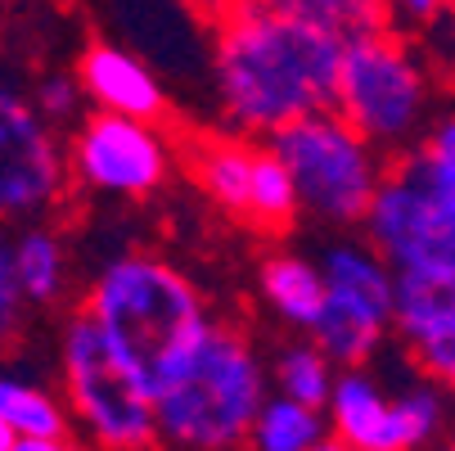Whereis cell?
Returning <instances> with one entry per match:
<instances>
[{
	"label": "cell",
	"mask_w": 455,
	"mask_h": 451,
	"mask_svg": "<svg viewBox=\"0 0 455 451\" xmlns=\"http://www.w3.org/2000/svg\"><path fill=\"white\" fill-rule=\"evenodd\" d=\"M14 442H19V433H14V424L0 415V451H14Z\"/></svg>",
	"instance_id": "29"
},
{
	"label": "cell",
	"mask_w": 455,
	"mask_h": 451,
	"mask_svg": "<svg viewBox=\"0 0 455 451\" xmlns=\"http://www.w3.org/2000/svg\"><path fill=\"white\" fill-rule=\"evenodd\" d=\"M68 172L73 185L95 189L108 199H145L172 176V141L149 117L126 113H91L68 136Z\"/></svg>",
	"instance_id": "9"
},
{
	"label": "cell",
	"mask_w": 455,
	"mask_h": 451,
	"mask_svg": "<svg viewBox=\"0 0 455 451\" xmlns=\"http://www.w3.org/2000/svg\"><path fill=\"white\" fill-rule=\"evenodd\" d=\"M289 14L334 32L339 41H361L374 32H387V14H393V0H275Z\"/></svg>",
	"instance_id": "20"
},
{
	"label": "cell",
	"mask_w": 455,
	"mask_h": 451,
	"mask_svg": "<svg viewBox=\"0 0 455 451\" xmlns=\"http://www.w3.org/2000/svg\"><path fill=\"white\" fill-rule=\"evenodd\" d=\"M415 361H419V370H424L433 383H442V389H455V334L415 348Z\"/></svg>",
	"instance_id": "26"
},
{
	"label": "cell",
	"mask_w": 455,
	"mask_h": 451,
	"mask_svg": "<svg viewBox=\"0 0 455 451\" xmlns=\"http://www.w3.org/2000/svg\"><path fill=\"white\" fill-rule=\"evenodd\" d=\"M32 100H36V109L50 122H77L82 100H86V86H82L77 73H45V77H36Z\"/></svg>",
	"instance_id": "25"
},
{
	"label": "cell",
	"mask_w": 455,
	"mask_h": 451,
	"mask_svg": "<svg viewBox=\"0 0 455 451\" xmlns=\"http://www.w3.org/2000/svg\"><path fill=\"white\" fill-rule=\"evenodd\" d=\"M437 451H455V442H451V447H437Z\"/></svg>",
	"instance_id": "30"
},
{
	"label": "cell",
	"mask_w": 455,
	"mask_h": 451,
	"mask_svg": "<svg viewBox=\"0 0 455 451\" xmlns=\"http://www.w3.org/2000/svg\"><path fill=\"white\" fill-rule=\"evenodd\" d=\"M257 285H262V298L271 302L280 320H289V326L307 334L315 330V320L324 311V271L315 262H307L298 253H275L257 271Z\"/></svg>",
	"instance_id": "13"
},
{
	"label": "cell",
	"mask_w": 455,
	"mask_h": 451,
	"mask_svg": "<svg viewBox=\"0 0 455 451\" xmlns=\"http://www.w3.org/2000/svg\"><path fill=\"white\" fill-rule=\"evenodd\" d=\"M267 402L262 357L235 326H212L163 383L158 433L176 451H239Z\"/></svg>",
	"instance_id": "3"
},
{
	"label": "cell",
	"mask_w": 455,
	"mask_h": 451,
	"mask_svg": "<svg viewBox=\"0 0 455 451\" xmlns=\"http://www.w3.org/2000/svg\"><path fill=\"white\" fill-rule=\"evenodd\" d=\"M298 213H302V199H298V181H293L289 163L271 145L257 149L252 185H248V217L267 230H284V226H293Z\"/></svg>",
	"instance_id": "19"
},
{
	"label": "cell",
	"mask_w": 455,
	"mask_h": 451,
	"mask_svg": "<svg viewBox=\"0 0 455 451\" xmlns=\"http://www.w3.org/2000/svg\"><path fill=\"white\" fill-rule=\"evenodd\" d=\"M275 383H280L284 398H298V402L324 411V407H330V398H334L339 374H334L330 352L311 339V343H289V348H280V357H275Z\"/></svg>",
	"instance_id": "21"
},
{
	"label": "cell",
	"mask_w": 455,
	"mask_h": 451,
	"mask_svg": "<svg viewBox=\"0 0 455 451\" xmlns=\"http://www.w3.org/2000/svg\"><path fill=\"white\" fill-rule=\"evenodd\" d=\"M343 50L347 41L275 0H221L212 73L226 122L248 136H271L307 113L334 109Z\"/></svg>",
	"instance_id": "1"
},
{
	"label": "cell",
	"mask_w": 455,
	"mask_h": 451,
	"mask_svg": "<svg viewBox=\"0 0 455 451\" xmlns=\"http://www.w3.org/2000/svg\"><path fill=\"white\" fill-rule=\"evenodd\" d=\"M23 311H28V298L14 276V235L0 221V352H10V343L23 334Z\"/></svg>",
	"instance_id": "24"
},
{
	"label": "cell",
	"mask_w": 455,
	"mask_h": 451,
	"mask_svg": "<svg viewBox=\"0 0 455 451\" xmlns=\"http://www.w3.org/2000/svg\"><path fill=\"white\" fill-rule=\"evenodd\" d=\"M59 379L73 420L100 451H154L158 383L82 307L59 339Z\"/></svg>",
	"instance_id": "4"
},
{
	"label": "cell",
	"mask_w": 455,
	"mask_h": 451,
	"mask_svg": "<svg viewBox=\"0 0 455 451\" xmlns=\"http://www.w3.org/2000/svg\"><path fill=\"white\" fill-rule=\"evenodd\" d=\"M393 5H397L406 19H415V23H428V19H437V14L446 10V0H393Z\"/></svg>",
	"instance_id": "27"
},
{
	"label": "cell",
	"mask_w": 455,
	"mask_h": 451,
	"mask_svg": "<svg viewBox=\"0 0 455 451\" xmlns=\"http://www.w3.org/2000/svg\"><path fill=\"white\" fill-rule=\"evenodd\" d=\"M86 311L154 383H163L217 326L189 276L149 253L113 257L86 294Z\"/></svg>",
	"instance_id": "2"
},
{
	"label": "cell",
	"mask_w": 455,
	"mask_h": 451,
	"mask_svg": "<svg viewBox=\"0 0 455 451\" xmlns=\"http://www.w3.org/2000/svg\"><path fill=\"white\" fill-rule=\"evenodd\" d=\"M0 10H5V0H0Z\"/></svg>",
	"instance_id": "31"
},
{
	"label": "cell",
	"mask_w": 455,
	"mask_h": 451,
	"mask_svg": "<svg viewBox=\"0 0 455 451\" xmlns=\"http://www.w3.org/2000/svg\"><path fill=\"white\" fill-rule=\"evenodd\" d=\"M330 433L343 438L352 451H406L393 398H383V389L361 370H343L330 398Z\"/></svg>",
	"instance_id": "12"
},
{
	"label": "cell",
	"mask_w": 455,
	"mask_h": 451,
	"mask_svg": "<svg viewBox=\"0 0 455 451\" xmlns=\"http://www.w3.org/2000/svg\"><path fill=\"white\" fill-rule=\"evenodd\" d=\"M393 330L424 348L433 339L455 334V280H424V276H397V316Z\"/></svg>",
	"instance_id": "14"
},
{
	"label": "cell",
	"mask_w": 455,
	"mask_h": 451,
	"mask_svg": "<svg viewBox=\"0 0 455 451\" xmlns=\"http://www.w3.org/2000/svg\"><path fill=\"white\" fill-rule=\"evenodd\" d=\"M324 311L311 339L334 366H365L397 316V271L370 239H343L324 248Z\"/></svg>",
	"instance_id": "7"
},
{
	"label": "cell",
	"mask_w": 455,
	"mask_h": 451,
	"mask_svg": "<svg viewBox=\"0 0 455 451\" xmlns=\"http://www.w3.org/2000/svg\"><path fill=\"white\" fill-rule=\"evenodd\" d=\"M68 149L36 100L0 68V221L41 217L68 189Z\"/></svg>",
	"instance_id": "10"
},
{
	"label": "cell",
	"mask_w": 455,
	"mask_h": 451,
	"mask_svg": "<svg viewBox=\"0 0 455 451\" xmlns=\"http://www.w3.org/2000/svg\"><path fill=\"white\" fill-rule=\"evenodd\" d=\"M14 451H82V447H73L68 438H19Z\"/></svg>",
	"instance_id": "28"
},
{
	"label": "cell",
	"mask_w": 455,
	"mask_h": 451,
	"mask_svg": "<svg viewBox=\"0 0 455 451\" xmlns=\"http://www.w3.org/2000/svg\"><path fill=\"white\" fill-rule=\"evenodd\" d=\"M334 109L365 141H374L383 154L415 145L419 126H424V113H428L424 63L393 32H374V36L347 41Z\"/></svg>",
	"instance_id": "6"
},
{
	"label": "cell",
	"mask_w": 455,
	"mask_h": 451,
	"mask_svg": "<svg viewBox=\"0 0 455 451\" xmlns=\"http://www.w3.org/2000/svg\"><path fill=\"white\" fill-rule=\"evenodd\" d=\"M320 438H330L324 411L275 393L262 402V415L248 433V451H311Z\"/></svg>",
	"instance_id": "18"
},
{
	"label": "cell",
	"mask_w": 455,
	"mask_h": 451,
	"mask_svg": "<svg viewBox=\"0 0 455 451\" xmlns=\"http://www.w3.org/2000/svg\"><path fill=\"white\" fill-rule=\"evenodd\" d=\"M77 77L86 86V100H95L108 113L158 122L163 109H167V95H163L158 73L149 68L140 54L126 50V45H113V41L86 45L82 59H77Z\"/></svg>",
	"instance_id": "11"
},
{
	"label": "cell",
	"mask_w": 455,
	"mask_h": 451,
	"mask_svg": "<svg viewBox=\"0 0 455 451\" xmlns=\"http://www.w3.org/2000/svg\"><path fill=\"white\" fill-rule=\"evenodd\" d=\"M252 158L257 149H248L243 141H204L194 145V181L199 189L230 213H248V185H252Z\"/></svg>",
	"instance_id": "16"
},
{
	"label": "cell",
	"mask_w": 455,
	"mask_h": 451,
	"mask_svg": "<svg viewBox=\"0 0 455 451\" xmlns=\"http://www.w3.org/2000/svg\"><path fill=\"white\" fill-rule=\"evenodd\" d=\"M402 163L433 189L442 204L455 208V109L442 113V117L428 126V136H424Z\"/></svg>",
	"instance_id": "22"
},
{
	"label": "cell",
	"mask_w": 455,
	"mask_h": 451,
	"mask_svg": "<svg viewBox=\"0 0 455 451\" xmlns=\"http://www.w3.org/2000/svg\"><path fill=\"white\" fill-rule=\"evenodd\" d=\"M0 415L14 424L19 438H68L73 411L63 393H50L45 383H32L23 374H0Z\"/></svg>",
	"instance_id": "17"
},
{
	"label": "cell",
	"mask_w": 455,
	"mask_h": 451,
	"mask_svg": "<svg viewBox=\"0 0 455 451\" xmlns=\"http://www.w3.org/2000/svg\"><path fill=\"white\" fill-rule=\"evenodd\" d=\"M361 226L397 276L455 280V208L442 204L406 163L387 167Z\"/></svg>",
	"instance_id": "8"
},
{
	"label": "cell",
	"mask_w": 455,
	"mask_h": 451,
	"mask_svg": "<svg viewBox=\"0 0 455 451\" xmlns=\"http://www.w3.org/2000/svg\"><path fill=\"white\" fill-rule=\"evenodd\" d=\"M14 276L28 307H50L68 289V248L50 226H23L14 235Z\"/></svg>",
	"instance_id": "15"
},
{
	"label": "cell",
	"mask_w": 455,
	"mask_h": 451,
	"mask_svg": "<svg viewBox=\"0 0 455 451\" xmlns=\"http://www.w3.org/2000/svg\"><path fill=\"white\" fill-rule=\"evenodd\" d=\"M393 411H397L406 451H419L442 424V393L428 389V383H419V389H406V393L393 398Z\"/></svg>",
	"instance_id": "23"
},
{
	"label": "cell",
	"mask_w": 455,
	"mask_h": 451,
	"mask_svg": "<svg viewBox=\"0 0 455 451\" xmlns=\"http://www.w3.org/2000/svg\"><path fill=\"white\" fill-rule=\"evenodd\" d=\"M271 149L289 163L298 181L302 213L334 221V226L365 221L379 185L387 176L383 149L365 141L339 109L307 113L280 126V132H271Z\"/></svg>",
	"instance_id": "5"
}]
</instances>
